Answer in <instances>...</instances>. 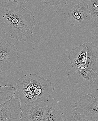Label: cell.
Returning a JSON list of instances; mask_svg holds the SVG:
<instances>
[{"label": "cell", "mask_w": 98, "mask_h": 121, "mask_svg": "<svg viewBox=\"0 0 98 121\" xmlns=\"http://www.w3.org/2000/svg\"><path fill=\"white\" fill-rule=\"evenodd\" d=\"M16 91V87L13 85L0 86V105L14 97Z\"/></svg>", "instance_id": "cell-13"}, {"label": "cell", "mask_w": 98, "mask_h": 121, "mask_svg": "<svg viewBox=\"0 0 98 121\" xmlns=\"http://www.w3.org/2000/svg\"><path fill=\"white\" fill-rule=\"evenodd\" d=\"M94 35H98V17L94 19V22L92 26Z\"/></svg>", "instance_id": "cell-18"}, {"label": "cell", "mask_w": 98, "mask_h": 121, "mask_svg": "<svg viewBox=\"0 0 98 121\" xmlns=\"http://www.w3.org/2000/svg\"><path fill=\"white\" fill-rule=\"evenodd\" d=\"M17 2H18V3L19 4V5H20V6H21V5H22L24 3H27L28 2H29V0H21V1H19V0H17Z\"/></svg>", "instance_id": "cell-20"}, {"label": "cell", "mask_w": 98, "mask_h": 121, "mask_svg": "<svg viewBox=\"0 0 98 121\" xmlns=\"http://www.w3.org/2000/svg\"><path fill=\"white\" fill-rule=\"evenodd\" d=\"M86 68L98 72V36L94 35L87 42Z\"/></svg>", "instance_id": "cell-10"}, {"label": "cell", "mask_w": 98, "mask_h": 121, "mask_svg": "<svg viewBox=\"0 0 98 121\" xmlns=\"http://www.w3.org/2000/svg\"><path fill=\"white\" fill-rule=\"evenodd\" d=\"M18 94L20 100L25 104H31L37 102L30 84L29 76L24 75L17 81L16 83Z\"/></svg>", "instance_id": "cell-9"}, {"label": "cell", "mask_w": 98, "mask_h": 121, "mask_svg": "<svg viewBox=\"0 0 98 121\" xmlns=\"http://www.w3.org/2000/svg\"><path fill=\"white\" fill-rule=\"evenodd\" d=\"M35 17L28 7L23 8L17 0L0 3V27L12 39L23 42L33 35Z\"/></svg>", "instance_id": "cell-1"}, {"label": "cell", "mask_w": 98, "mask_h": 121, "mask_svg": "<svg viewBox=\"0 0 98 121\" xmlns=\"http://www.w3.org/2000/svg\"><path fill=\"white\" fill-rule=\"evenodd\" d=\"M43 3L46 4L47 5L54 6V5L59 6L66 4L68 1L67 0H41Z\"/></svg>", "instance_id": "cell-17"}, {"label": "cell", "mask_w": 98, "mask_h": 121, "mask_svg": "<svg viewBox=\"0 0 98 121\" xmlns=\"http://www.w3.org/2000/svg\"><path fill=\"white\" fill-rule=\"evenodd\" d=\"M46 107L43 102L25 104L22 109L21 121H42Z\"/></svg>", "instance_id": "cell-8"}, {"label": "cell", "mask_w": 98, "mask_h": 121, "mask_svg": "<svg viewBox=\"0 0 98 121\" xmlns=\"http://www.w3.org/2000/svg\"><path fill=\"white\" fill-rule=\"evenodd\" d=\"M98 79L95 81L88 87V95L97 100H98Z\"/></svg>", "instance_id": "cell-15"}, {"label": "cell", "mask_w": 98, "mask_h": 121, "mask_svg": "<svg viewBox=\"0 0 98 121\" xmlns=\"http://www.w3.org/2000/svg\"><path fill=\"white\" fill-rule=\"evenodd\" d=\"M31 88L37 102H46L50 97V94L54 91L52 83L49 80L35 73L29 76Z\"/></svg>", "instance_id": "cell-2"}, {"label": "cell", "mask_w": 98, "mask_h": 121, "mask_svg": "<svg viewBox=\"0 0 98 121\" xmlns=\"http://www.w3.org/2000/svg\"><path fill=\"white\" fill-rule=\"evenodd\" d=\"M86 42L72 49L69 52L68 57L72 67L80 69L86 68Z\"/></svg>", "instance_id": "cell-11"}, {"label": "cell", "mask_w": 98, "mask_h": 121, "mask_svg": "<svg viewBox=\"0 0 98 121\" xmlns=\"http://www.w3.org/2000/svg\"><path fill=\"white\" fill-rule=\"evenodd\" d=\"M19 59V50L13 43L7 41L0 43V72L9 70Z\"/></svg>", "instance_id": "cell-3"}, {"label": "cell", "mask_w": 98, "mask_h": 121, "mask_svg": "<svg viewBox=\"0 0 98 121\" xmlns=\"http://www.w3.org/2000/svg\"><path fill=\"white\" fill-rule=\"evenodd\" d=\"M67 78L71 83L88 87L91 83L98 79V74L97 73L88 68L71 67Z\"/></svg>", "instance_id": "cell-4"}, {"label": "cell", "mask_w": 98, "mask_h": 121, "mask_svg": "<svg viewBox=\"0 0 98 121\" xmlns=\"http://www.w3.org/2000/svg\"><path fill=\"white\" fill-rule=\"evenodd\" d=\"M73 108L76 115H84L98 118V100L85 95L74 103Z\"/></svg>", "instance_id": "cell-6"}, {"label": "cell", "mask_w": 98, "mask_h": 121, "mask_svg": "<svg viewBox=\"0 0 98 121\" xmlns=\"http://www.w3.org/2000/svg\"><path fill=\"white\" fill-rule=\"evenodd\" d=\"M63 121H78L76 120L74 116L70 117L68 118H66Z\"/></svg>", "instance_id": "cell-19"}, {"label": "cell", "mask_w": 98, "mask_h": 121, "mask_svg": "<svg viewBox=\"0 0 98 121\" xmlns=\"http://www.w3.org/2000/svg\"><path fill=\"white\" fill-rule=\"evenodd\" d=\"M62 112L57 106L50 103L47 106L42 121H61Z\"/></svg>", "instance_id": "cell-12"}, {"label": "cell", "mask_w": 98, "mask_h": 121, "mask_svg": "<svg viewBox=\"0 0 98 121\" xmlns=\"http://www.w3.org/2000/svg\"><path fill=\"white\" fill-rule=\"evenodd\" d=\"M68 15L69 22L71 25L79 26L87 24L91 19L87 1L76 4Z\"/></svg>", "instance_id": "cell-7"}, {"label": "cell", "mask_w": 98, "mask_h": 121, "mask_svg": "<svg viewBox=\"0 0 98 121\" xmlns=\"http://www.w3.org/2000/svg\"><path fill=\"white\" fill-rule=\"evenodd\" d=\"M21 102L15 97L0 105V121H21Z\"/></svg>", "instance_id": "cell-5"}, {"label": "cell", "mask_w": 98, "mask_h": 121, "mask_svg": "<svg viewBox=\"0 0 98 121\" xmlns=\"http://www.w3.org/2000/svg\"><path fill=\"white\" fill-rule=\"evenodd\" d=\"M74 117L78 121H98V118L84 115H76Z\"/></svg>", "instance_id": "cell-16"}, {"label": "cell", "mask_w": 98, "mask_h": 121, "mask_svg": "<svg viewBox=\"0 0 98 121\" xmlns=\"http://www.w3.org/2000/svg\"><path fill=\"white\" fill-rule=\"evenodd\" d=\"M88 8L91 19L98 17V0H87Z\"/></svg>", "instance_id": "cell-14"}]
</instances>
